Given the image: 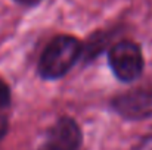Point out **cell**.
<instances>
[{
	"label": "cell",
	"mask_w": 152,
	"mask_h": 150,
	"mask_svg": "<svg viewBox=\"0 0 152 150\" xmlns=\"http://www.w3.org/2000/svg\"><path fill=\"white\" fill-rule=\"evenodd\" d=\"M81 43L71 36H58L43 50L39 60V74L45 80L64 77L81 56Z\"/></svg>",
	"instance_id": "6da1fadb"
},
{
	"label": "cell",
	"mask_w": 152,
	"mask_h": 150,
	"mask_svg": "<svg viewBox=\"0 0 152 150\" xmlns=\"http://www.w3.org/2000/svg\"><path fill=\"white\" fill-rule=\"evenodd\" d=\"M10 104V90L6 83L0 81V112H3Z\"/></svg>",
	"instance_id": "5b68a950"
},
{
	"label": "cell",
	"mask_w": 152,
	"mask_h": 150,
	"mask_svg": "<svg viewBox=\"0 0 152 150\" xmlns=\"http://www.w3.org/2000/svg\"><path fill=\"white\" fill-rule=\"evenodd\" d=\"M16 3H21V4H25V6H34L37 4L40 0H15Z\"/></svg>",
	"instance_id": "52a82bcc"
},
{
	"label": "cell",
	"mask_w": 152,
	"mask_h": 150,
	"mask_svg": "<svg viewBox=\"0 0 152 150\" xmlns=\"http://www.w3.org/2000/svg\"><path fill=\"white\" fill-rule=\"evenodd\" d=\"M81 140L83 134L78 124L69 116H62L49 130L46 147L50 150H78Z\"/></svg>",
	"instance_id": "3957f363"
},
{
	"label": "cell",
	"mask_w": 152,
	"mask_h": 150,
	"mask_svg": "<svg viewBox=\"0 0 152 150\" xmlns=\"http://www.w3.org/2000/svg\"><path fill=\"white\" fill-rule=\"evenodd\" d=\"M42 150H50V149H48V147H45V149H42Z\"/></svg>",
	"instance_id": "ba28073f"
},
{
	"label": "cell",
	"mask_w": 152,
	"mask_h": 150,
	"mask_svg": "<svg viewBox=\"0 0 152 150\" xmlns=\"http://www.w3.org/2000/svg\"><path fill=\"white\" fill-rule=\"evenodd\" d=\"M108 60L115 77L123 83H132L142 75L143 71V56L140 47L129 40L114 44L109 53Z\"/></svg>",
	"instance_id": "7a4b0ae2"
},
{
	"label": "cell",
	"mask_w": 152,
	"mask_h": 150,
	"mask_svg": "<svg viewBox=\"0 0 152 150\" xmlns=\"http://www.w3.org/2000/svg\"><path fill=\"white\" fill-rule=\"evenodd\" d=\"M6 130H7V119H6L4 113H3V112H0V138L4 136Z\"/></svg>",
	"instance_id": "8992f818"
},
{
	"label": "cell",
	"mask_w": 152,
	"mask_h": 150,
	"mask_svg": "<svg viewBox=\"0 0 152 150\" xmlns=\"http://www.w3.org/2000/svg\"><path fill=\"white\" fill-rule=\"evenodd\" d=\"M112 107L127 119H142L152 112V90L137 88L121 96L112 101Z\"/></svg>",
	"instance_id": "277c9868"
}]
</instances>
